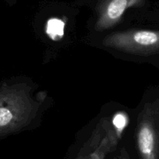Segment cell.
<instances>
[{
    "label": "cell",
    "mask_w": 159,
    "mask_h": 159,
    "mask_svg": "<svg viewBox=\"0 0 159 159\" xmlns=\"http://www.w3.org/2000/svg\"><path fill=\"white\" fill-rule=\"evenodd\" d=\"M38 104L23 82L0 83V138L22 130L30 123Z\"/></svg>",
    "instance_id": "cell-1"
},
{
    "label": "cell",
    "mask_w": 159,
    "mask_h": 159,
    "mask_svg": "<svg viewBox=\"0 0 159 159\" xmlns=\"http://www.w3.org/2000/svg\"><path fill=\"white\" fill-rule=\"evenodd\" d=\"M102 44L108 48L140 55L159 53V30H139L115 33L107 36Z\"/></svg>",
    "instance_id": "cell-2"
},
{
    "label": "cell",
    "mask_w": 159,
    "mask_h": 159,
    "mask_svg": "<svg viewBox=\"0 0 159 159\" xmlns=\"http://www.w3.org/2000/svg\"><path fill=\"white\" fill-rule=\"evenodd\" d=\"M138 151L141 159H158L159 140L158 132L151 121H143L137 136Z\"/></svg>",
    "instance_id": "cell-3"
},
{
    "label": "cell",
    "mask_w": 159,
    "mask_h": 159,
    "mask_svg": "<svg viewBox=\"0 0 159 159\" xmlns=\"http://www.w3.org/2000/svg\"><path fill=\"white\" fill-rule=\"evenodd\" d=\"M141 0H110L102 8L96 23L97 30H103L115 26L122 18L128 8Z\"/></svg>",
    "instance_id": "cell-4"
},
{
    "label": "cell",
    "mask_w": 159,
    "mask_h": 159,
    "mask_svg": "<svg viewBox=\"0 0 159 159\" xmlns=\"http://www.w3.org/2000/svg\"><path fill=\"white\" fill-rule=\"evenodd\" d=\"M65 22L58 18H51L48 20L46 25V34L53 40H59L64 36Z\"/></svg>",
    "instance_id": "cell-5"
},
{
    "label": "cell",
    "mask_w": 159,
    "mask_h": 159,
    "mask_svg": "<svg viewBox=\"0 0 159 159\" xmlns=\"http://www.w3.org/2000/svg\"><path fill=\"white\" fill-rule=\"evenodd\" d=\"M128 123V118L124 113H117L113 118V125L116 131L120 134Z\"/></svg>",
    "instance_id": "cell-6"
},
{
    "label": "cell",
    "mask_w": 159,
    "mask_h": 159,
    "mask_svg": "<svg viewBox=\"0 0 159 159\" xmlns=\"http://www.w3.org/2000/svg\"><path fill=\"white\" fill-rule=\"evenodd\" d=\"M120 159H128V158H127V156H125V155H122V156H121V158Z\"/></svg>",
    "instance_id": "cell-7"
},
{
    "label": "cell",
    "mask_w": 159,
    "mask_h": 159,
    "mask_svg": "<svg viewBox=\"0 0 159 159\" xmlns=\"http://www.w3.org/2000/svg\"><path fill=\"white\" fill-rule=\"evenodd\" d=\"M78 159H92L91 158H78Z\"/></svg>",
    "instance_id": "cell-8"
}]
</instances>
